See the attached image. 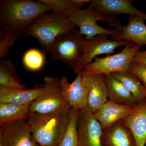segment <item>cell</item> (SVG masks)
I'll return each instance as SVG.
<instances>
[{
	"label": "cell",
	"mask_w": 146,
	"mask_h": 146,
	"mask_svg": "<svg viewBox=\"0 0 146 146\" xmlns=\"http://www.w3.org/2000/svg\"><path fill=\"white\" fill-rule=\"evenodd\" d=\"M52 10L40 0H1L0 31L16 30L25 33L36 18Z\"/></svg>",
	"instance_id": "cell-1"
},
{
	"label": "cell",
	"mask_w": 146,
	"mask_h": 146,
	"mask_svg": "<svg viewBox=\"0 0 146 146\" xmlns=\"http://www.w3.org/2000/svg\"><path fill=\"white\" fill-rule=\"evenodd\" d=\"M70 110L58 114L31 112L27 122L39 146H58L69 122Z\"/></svg>",
	"instance_id": "cell-2"
},
{
	"label": "cell",
	"mask_w": 146,
	"mask_h": 146,
	"mask_svg": "<svg viewBox=\"0 0 146 146\" xmlns=\"http://www.w3.org/2000/svg\"><path fill=\"white\" fill-rule=\"evenodd\" d=\"M76 27L63 13L52 10L50 13H44L36 18L24 35L36 38L46 54L58 36Z\"/></svg>",
	"instance_id": "cell-3"
},
{
	"label": "cell",
	"mask_w": 146,
	"mask_h": 146,
	"mask_svg": "<svg viewBox=\"0 0 146 146\" xmlns=\"http://www.w3.org/2000/svg\"><path fill=\"white\" fill-rule=\"evenodd\" d=\"M87 38L76 28L58 36L50 48L51 60L61 61L73 70L83 54L84 44Z\"/></svg>",
	"instance_id": "cell-4"
},
{
	"label": "cell",
	"mask_w": 146,
	"mask_h": 146,
	"mask_svg": "<svg viewBox=\"0 0 146 146\" xmlns=\"http://www.w3.org/2000/svg\"><path fill=\"white\" fill-rule=\"evenodd\" d=\"M63 15L78 27L81 34L89 40L100 35H107L111 36L119 32L117 29H108L101 27L97 23L98 21L106 22L108 24L116 23L117 19L116 16H105L88 7L82 9L73 7Z\"/></svg>",
	"instance_id": "cell-5"
},
{
	"label": "cell",
	"mask_w": 146,
	"mask_h": 146,
	"mask_svg": "<svg viewBox=\"0 0 146 146\" xmlns=\"http://www.w3.org/2000/svg\"><path fill=\"white\" fill-rule=\"evenodd\" d=\"M44 81V90L31 103V112L49 114L70 111L71 107L62 94L60 79L47 76Z\"/></svg>",
	"instance_id": "cell-6"
},
{
	"label": "cell",
	"mask_w": 146,
	"mask_h": 146,
	"mask_svg": "<svg viewBox=\"0 0 146 146\" xmlns=\"http://www.w3.org/2000/svg\"><path fill=\"white\" fill-rule=\"evenodd\" d=\"M141 48L136 44L126 46L117 54L104 57H96L84 70L91 74L103 75L126 72Z\"/></svg>",
	"instance_id": "cell-7"
},
{
	"label": "cell",
	"mask_w": 146,
	"mask_h": 146,
	"mask_svg": "<svg viewBox=\"0 0 146 146\" xmlns=\"http://www.w3.org/2000/svg\"><path fill=\"white\" fill-rule=\"evenodd\" d=\"M109 35H100L84 42L83 54L73 70L75 74L82 73L85 68L97 56L110 54L115 53V50L120 47L133 46V43L127 41H117L108 39Z\"/></svg>",
	"instance_id": "cell-8"
},
{
	"label": "cell",
	"mask_w": 146,
	"mask_h": 146,
	"mask_svg": "<svg viewBox=\"0 0 146 146\" xmlns=\"http://www.w3.org/2000/svg\"><path fill=\"white\" fill-rule=\"evenodd\" d=\"M79 146H103V131L94 113L87 107L80 110L77 123Z\"/></svg>",
	"instance_id": "cell-9"
},
{
	"label": "cell",
	"mask_w": 146,
	"mask_h": 146,
	"mask_svg": "<svg viewBox=\"0 0 146 146\" xmlns=\"http://www.w3.org/2000/svg\"><path fill=\"white\" fill-rule=\"evenodd\" d=\"M0 146H39L26 121H19L0 128Z\"/></svg>",
	"instance_id": "cell-10"
},
{
	"label": "cell",
	"mask_w": 146,
	"mask_h": 146,
	"mask_svg": "<svg viewBox=\"0 0 146 146\" xmlns=\"http://www.w3.org/2000/svg\"><path fill=\"white\" fill-rule=\"evenodd\" d=\"M108 25L119 31L118 34L110 36L111 40L127 41L141 47L146 45V25L143 18L129 16L126 25H122L119 21Z\"/></svg>",
	"instance_id": "cell-11"
},
{
	"label": "cell",
	"mask_w": 146,
	"mask_h": 146,
	"mask_svg": "<svg viewBox=\"0 0 146 146\" xmlns=\"http://www.w3.org/2000/svg\"><path fill=\"white\" fill-rule=\"evenodd\" d=\"M82 80L88 92V107L94 113L108 100L104 75L91 74L84 70Z\"/></svg>",
	"instance_id": "cell-12"
},
{
	"label": "cell",
	"mask_w": 146,
	"mask_h": 146,
	"mask_svg": "<svg viewBox=\"0 0 146 146\" xmlns=\"http://www.w3.org/2000/svg\"><path fill=\"white\" fill-rule=\"evenodd\" d=\"M131 0H93L88 8L105 16L121 14L141 17L146 20V14L134 7Z\"/></svg>",
	"instance_id": "cell-13"
},
{
	"label": "cell",
	"mask_w": 146,
	"mask_h": 146,
	"mask_svg": "<svg viewBox=\"0 0 146 146\" xmlns=\"http://www.w3.org/2000/svg\"><path fill=\"white\" fill-rule=\"evenodd\" d=\"M82 73L78 74L72 83L67 77L60 79L61 91L71 107L81 110L88 107V92L82 80Z\"/></svg>",
	"instance_id": "cell-14"
},
{
	"label": "cell",
	"mask_w": 146,
	"mask_h": 146,
	"mask_svg": "<svg viewBox=\"0 0 146 146\" xmlns=\"http://www.w3.org/2000/svg\"><path fill=\"white\" fill-rule=\"evenodd\" d=\"M121 121L132 133L137 146H145L146 99L135 105L130 115Z\"/></svg>",
	"instance_id": "cell-15"
},
{
	"label": "cell",
	"mask_w": 146,
	"mask_h": 146,
	"mask_svg": "<svg viewBox=\"0 0 146 146\" xmlns=\"http://www.w3.org/2000/svg\"><path fill=\"white\" fill-rule=\"evenodd\" d=\"M134 106L119 104L108 100L94 114L103 131L130 115Z\"/></svg>",
	"instance_id": "cell-16"
},
{
	"label": "cell",
	"mask_w": 146,
	"mask_h": 146,
	"mask_svg": "<svg viewBox=\"0 0 146 146\" xmlns=\"http://www.w3.org/2000/svg\"><path fill=\"white\" fill-rule=\"evenodd\" d=\"M102 143L103 146H137L132 133L121 121L103 130Z\"/></svg>",
	"instance_id": "cell-17"
},
{
	"label": "cell",
	"mask_w": 146,
	"mask_h": 146,
	"mask_svg": "<svg viewBox=\"0 0 146 146\" xmlns=\"http://www.w3.org/2000/svg\"><path fill=\"white\" fill-rule=\"evenodd\" d=\"M43 90V86L28 90L0 85V103L23 104L32 102Z\"/></svg>",
	"instance_id": "cell-18"
},
{
	"label": "cell",
	"mask_w": 146,
	"mask_h": 146,
	"mask_svg": "<svg viewBox=\"0 0 146 146\" xmlns=\"http://www.w3.org/2000/svg\"><path fill=\"white\" fill-rule=\"evenodd\" d=\"M108 100L119 104L134 106L138 103L130 91L111 74L104 75Z\"/></svg>",
	"instance_id": "cell-19"
},
{
	"label": "cell",
	"mask_w": 146,
	"mask_h": 146,
	"mask_svg": "<svg viewBox=\"0 0 146 146\" xmlns=\"http://www.w3.org/2000/svg\"><path fill=\"white\" fill-rule=\"evenodd\" d=\"M32 102L23 104L0 103V127L19 121H27L31 113Z\"/></svg>",
	"instance_id": "cell-20"
},
{
	"label": "cell",
	"mask_w": 146,
	"mask_h": 146,
	"mask_svg": "<svg viewBox=\"0 0 146 146\" xmlns=\"http://www.w3.org/2000/svg\"><path fill=\"white\" fill-rule=\"evenodd\" d=\"M114 77L122 82L130 91L137 102L145 100V88L140 80L128 71L111 74Z\"/></svg>",
	"instance_id": "cell-21"
},
{
	"label": "cell",
	"mask_w": 146,
	"mask_h": 146,
	"mask_svg": "<svg viewBox=\"0 0 146 146\" xmlns=\"http://www.w3.org/2000/svg\"><path fill=\"white\" fill-rule=\"evenodd\" d=\"M0 85L27 89L20 82L15 67L10 60L3 59L0 60Z\"/></svg>",
	"instance_id": "cell-22"
},
{
	"label": "cell",
	"mask_w": 146,
	"mask_h": 146,
	"mask_svg": "<svg viewBox=\"0 0 146 146\" xmlns=\"http://www.w3.org/2000/svg\"><path fill=\"white\" fill-rule=\"evenodd\" d=\"M80 111L71 107L69 122L58 146H79L77 123Z\"/></svg>",
	"instance_id": "cell-23"
},
{
	"label": "cell",
	"mask_w": 146,
	"mask_h": 146,
	"mask_svg": "<svg viewBox=\"0 0 146 146\" xmlns=\"http://www.w3.org/2000/svg\"><path fill=\"white\" fill-rule=\"evenodd\" d=\"M42 53L36 49H30L24 54L23 62L28 70L37 71L41 70L45 63V56Z\"/></svg>",
	"instance_id": "cell-24"
},
{
	"label": "cell",
	"mask_w": 146,
	"mask_h": 146,
	"mask_svg": "<svg viewBox=\"0 0 146 146\" xmlns=\"http://www.w3.org/2000/svg\"><path fill=\"white\" fill-rule=\"evenodd\" d=\"M24 32L16 30L0 31V58L4 59L9 54V49L14 44L18 38L24 34Z\"/></svg>",
	"instance_id": "cell-25"
},
{
	"label": "cell",
	"mask_w": 146,
	"mask_h": 146,
	"mask_svg": "<svg viewBox=\"0 0 146 146\" xmlns=\"http://www.w3.org/2000/svg\"><path fill=\"white\" fill-rule=\"evenodd\" d=\"M51 8L52 10L57 11L64 14L74 7L71 0H40Z\"/></svg>",
	"instance_id": "cell-26"
},
{
	"label": "cell",
	"mask_w": 146,
	"mask_h": 146,
	"mask_svg": "<svg viewBox=\"0 0 146 146\" xmlns=\"http://www.w3.org/2000/svg\"><path fill=\"white\" fill-rule=\"evenodd\" d=\"M128 71L136 76L143 83V85L146 89V66L139 63L132 62Z\"/></svg>",
	"instance_id": "cell-27"
},
{
	"label": "cell",
	"mask_w": 146,
	"mask_h": 146,
	"mask_svg": "<svg viewBox=\"0 0 146 146\" xmlns=\"http://www.w3.org/2000/svg\"><path fill=\"white\" fill-rule=\"evenodd\" d=\"M132 62L146 66V50L140 51L134 58Z\"/></svg>",
	"instance_id": "cell-28"
},
{
	"label": "cell",
	"mask_w": 146,
	"mask_h": 146,
	"mask_svg": "<svg viewBox=\"0 0 146 146\" xmlns=\"http://www.w3.org/2000/svg\"><path fill=\"white\" fill-rule=\"evenodd\" d=\"M73 5L76 8L81 9L82 7L86 4L87 3L90 2L89 0H71Z\"/></svg>",
	"instance_id": "cell-29"
},
{
	"label": "cell",
	"mask_w": 146,
	"mask_h": 146,
	"mask_svg": "<svg viewBox=\"0 0 146 146\" xmlns=\"http://www.w3.org/2000/svg\"><path fill=\"white\" fill-rule=\"evenodd\" d=\"M145 99H146V89H145Z\"/></svg>",
	"instance_id": "cell-30"
},
{
	"label": "cell",
	"mask_w": 146,
	"mask_h": 146,
	"mask_svg": "<svg viewBox=\"0 0 146 146\" xmlns=\"http://www.w3.org/2000/svg\"><path fill=\"white\" fill-rule=\"evenodd\" d=\"M145 146H146V145H145Z\"/></svg>",
	"instance_id": "cell-31"
}]
</instances>
